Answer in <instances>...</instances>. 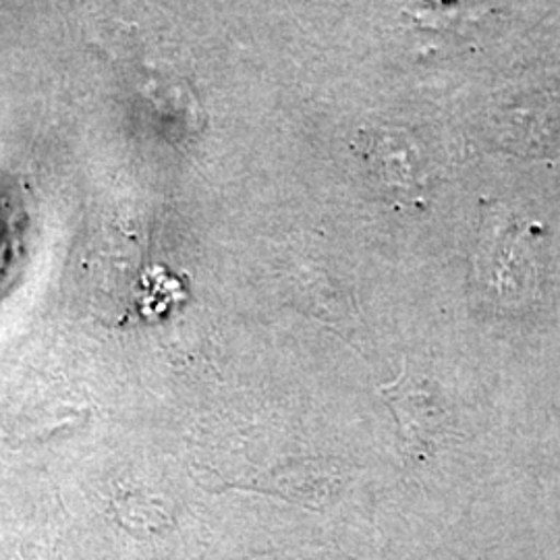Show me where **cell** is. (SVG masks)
<instances>
[{
  "mask_svg": "<svg viewBox=\"0 0 560 560\" xmlns=\"http://www.w3.org/2000/svg\"><path fill=\"white\" fill-rule=\"evenodd\" d=\"M474 279L483 298L502 307H517L536 295L538 264L532 231L504 208L486 210L481 217Z\"/></svg>",
  "mask_w": 560,
  "mask_h": 560,
  "instance_id": "1",
  "label": "cell"
},
{
  "mask_svg": "<svg viewBox=\"0 0 560 560\" xmlns=\"http://www.w3.org/2000/svg\"><path fill=\"white\" fill-rule=\"evenodd\" d=\"M382 399L399 423L400 439L413 457L434 455L455 428L451 402L441 386L418 374L402 360L399 376L378 388Z\"/></svg>",
  "mask_w": 560,
  "mask_h": 560,
  "instance_id": "2",
  "label": "cell"
},
{
  "mask_svg": "<svg viewBox=\"0 0 560 560\" xmlns=\"http://www.w3.org/2000/svg\"><path fill=\"white\" fill-rule=\"evenodd\" d=\"M361 156L384 191L402 200L420 198L428 183V166L418 143L399 129L361 136Z\"/></svg>",
  "mask_w": 560,
  "mask_h": 560,
  "instance_id": "3",
  "label": "cell"
},
{
  "mask_svg": "<svg viewBox=\"0 0 560 560\" xmlns=\"http://www.w3.org/2000/svg\"><path fill=\"white\" fill-rule=\"evenodd\" d=\"M486 11L481 0H420L407 11V20L421 32L455 38L467 36L469 27H474Z\"/></svg>",
  "mask_w": 560,
  "mask_h": 560,
  "instance_id": "4",
  "label": "cell"
}]
</instances>
